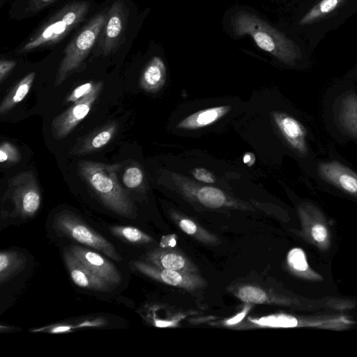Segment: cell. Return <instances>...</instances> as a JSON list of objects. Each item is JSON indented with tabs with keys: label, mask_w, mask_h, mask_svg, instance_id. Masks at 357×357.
<instances>
[{
	"label": "cell",
	"mask_w": 357,
	"mask_h": 357,
	"mask_svg": "<svg viewBox=\"0 0 357 357\" xmlns=\"http://www.w3.org/2000/svg\"><path fill=\"white\" fill-rule=\"evenodd\" d=\"M357 13V0H317L296 9L287 31L312 52L326 35Z\"/></svg>",
	"instance_id": "6da1fadb"
},
{
	"label": "cell",
	"mask_w": 357,
	"mask_h": 357,
	"mask_svg": "<svg viewBox=\"0 0 357 357\" xmlns=\"http://www.w3.org/2000/svg\"><path fill=\"white\" fill-rule=\"evenodd\" d=\"M231 26L236 36L249 35L261 50L287 66L296 67L307 61L309 51L303 43L251 11L235 12Z\"/></svg>",
	"instance_id": "7a4b0ae2"
},
{
	"label": "cell",
	"mask_w": 357,
	"mask_h": 357,
	"mask_svg": "<svg viewBox=\"0 0 357 357\" xmlns=\"http://www.w3.org/2000/svg\"><path fill=\"white\" fill-rule=\"evenodd\" d=\"M120 168V164L91 161H82L78 164L79 174L105 206L120 215L131 217L135 213L133 204L117 178Z\"/></svg>",
	"instance_id": "3957f363"
},
{
	"label": "cell",
	"mask_w": 357,
	"mask_h": 357,
	"mask_svg": "<svg viewBox=\"0 0 357 357\" xmlns=\"http://www.w3.org/2000/svg\"><path fill=\"white\" fill-rule=\"evenodd\" d=\"M89 6L88 2L83 1L68 3L36 31L21 52H29L57 43L84 19Z\"/></svg>",
	"instance_id": "277c9868"
},
{
	"label": "cell",
	"mask_w": 357,
	"mask_h": 357,
	"mask_svg": "<svg viewBox=\"0 0 357 357\" xmlns=\"http://www.w3.org/2000/svg\"><path fill=\"white\" fill-rule=\"evenodd\" d=\"M107 15H95L73 38L64 51L55 85L61 84L85 59L97 40L106 21Z\"/></svg>",
	"instance_id": "5b68a950"
},
{
	"label": "cell",
	"mask_w": 357,
	"mask_h": 357,
	"mask_svg": "<svg viewBox=\"0 0 357 357\" xmlns=\"http://www.w3.org/2000/svg\"><path fill=\"white\" fill-rule=\"evenodd\" d=\"M53 227L61 236H68L82 245L100 251L116 261L122 260L111 243L70 211H63L57 213L54 219Z\"/></svg>",
	"instance_id": "8992f818"
},
{
	"label": "cell",
	"mask_w": 357,
	"mask_h": 357,
	"mask_svg": "<svg viewBox=\"0 0 357 357\" xmlns=\"http://www.w3.org/2000/svg\"><path fill=\"white\" fill-rule=\"evenodd\" d=\"M9 190L17 213L23 218L33 216L41 203V194L34 176L22 172L12 178Z\"/></svg>",
	"instance_id": "52a82bcc"
},
{
	"label": "cell",
	"mask_w": 357,
	"mask_h": 357,
	"mask_svg": "<svg viewBox=\"0 0 357 357\" xmlns=\"http://www.w3.org/2000/svg\"><path fill=\"white\" fill-rule=\"evenodd\" d=\"M101 88L102 82H98L92 92L73 103L69 108L53 119L52 133L54 139L65 138L87 116L96 102Z\"/></svg>",
	"instance_id": "ba28073f"
},
{
	"label": "cell",
	"mask_w": 357,
	"mask_h": 357,
	"mask_svg": "<svg viewBox=\"0 0 357 357\" xmlns=\"http://www.w3.org/2000/svg\"><path fill=\"white\" fill-rule=\"evenodd\" d=\"M130 265L139 273L155 280L186 290H196L206 284L205 280L197 273L161 268L140 261H132Z\"/></svg>",
	"instance_id": "9c48e42d"
},
{
	"label": "cell",
	"mask_w": 357,
	"mask_h": 357,
	"mask_svg": "<svg viewBox=\"0 0 357 357\" xmlns=\"http://www.w3.org/2000/svg\"><path fill=\"white\" fill-rule=\"evenodd\" d=\"M72 255L93 273L115 287L121 282V275L116 266L97 252L77 245L68 249Z\"/></svg>",
	"instance_id": "30bf717a"
},
{
	"label": "cell",
	"mask_w": 357,
	"mask_h": 357,
	"mask_svg": "<svg viewBox=\"0 0 357 357\" xmlns=\"http://www.w3.org/2000/svg\"><path fill=\"white\" fill-rule=\"evenodd\" d=\"M273 119L289 146L302 156L307 154V132L295 118L284 112L275 111Z\"/></svg>",
	"instance_id": "8fae6325"
},
{
	"label": "cell",
	"mask_w": 357,
	"mask_h": 357,
	"mask_svg": "<svg viewBox=\"0 0 357 357\" xmlns=\"http://www.w3.org/2000/svg\"><path fill=\"white\" fill-rule=\"evenodd\" d=\"M318 173L326 181L357 197V174L349 167L337 161L321 162Z\"/></svg>",
	"instance_id": "7c38bea8"
},
{
	"label": "cell",
	"mask_w": 357,
	"mask_h": 357,
	"mask_svg": "<svg viewBox=\"0 0 357 357\" xmlns=\"http://www.w3.org/2000/svg\"><path fill=\"white\" fill-rule=\"evenodd\" d=\"M63 259L73 282L78 287L92 291H105L112 286L99 278L77 259L68 249L63 251Z\"/></svg>",
	"instance_id": "4fadbf2b"
},
{
	"label": "cell",
	"mask_w": 357,
	"mask_h": 357,
	"mask_svg": "<svg viewBox=\"0 0 357 357\" xmlns=\"http://www.w3.org/2000/svg\"><path fill=\"white\" fill-rule=\"evenodd\" d=\"M146 261L161 268L197 273L198 268L183 253L169 247L156 248L150 252Z\"/></svg>",
	"instance_id": "5bb4252c"
},
{
	"label": "cell",
	"mask_w": 357,
	"mask_h": 357,
	"mask_svg": "<svg viewBox=\"0 0 357 357\" xmlns=\"http://www.w3.org/2000/svg\"><path fill=\"white\" fill-rule=\"evenodd\" d=\"M124 24V13L120 2L113 3L109 10L104 26L100 32L99 51L103 54H109L116 45Z\"/></svg>",
	"instance_id": "9a60e30c"
},
{
	"label": "cell",
	"mask_w": 357,
	"mask_h": 357,
	"mask_svg": "<svg viewBox=\"0 0 357 357\" xmlns=\"http://www.w3.org/2000/svg\"><path fill=\"white\" fill-rule=\"evenodd\" d=\"M117 129L118 124L115 122L98 128L77 142L71 149L70 154L84 155L103 148L113 139Z\"/></svg>",
	"instance_id": "2e32d148"
},
{
	"label": "cell",
	"mask_w": 357,
	"mask_h": 357,
	"mask_svg": "<svg viewBox=\"0 0 357 357\" xmlns=\"http://www.w3.org/2000/svg\"><path fill=\"white\" fill-rule=\"evenodd\" d=\"M231 109L229 105L217 106L195 112L181 120L176 128L183 130H195L213 124Z\"/></svg>",
	"instance_id": "e0dca14e"
},
{
	"label": "cell",
	"mask_w": 357,
	"mask_h": 357,
	"mask_svg": "<svg viewBox=\"0 0 357 357\" xmlns=\"http://www.w3.org/2000/svg\"><path fill=\"white\" fill-rule=\"evenodd\" d=\"M166 80V66L160 56H153L142 73L139 84L146 91L154 93L160 90Z\"/></svg>",
	"instance_id": "ac0fdd59"
},
{
	"label": "cell",
	"mask_w": 357,
	"mask_h": 357,
	"mask_svg": "<svg viewBox=\"0 0 357 357\" xmlns=\"http://www.w3.org/2000/svg\"><path fill=\"white\" fill-rule=\"evenodd\" d=\"M339 121L344 130L352 137L357 139V96L349 93L340 102Z\"/></svg>",
	"instance_id": "d6986e66"
},
{
	"label": "cell",
	"mask_w": 357,
	"mask_h": 357,
	"mask_svg": "<svg viewBox=\"0 0 357 357\" xmlns=\"http://www.w3.org/2000/svg\"><path fill=\"white\" fill-rule=\"evenodd\" d=\"M26 262V256L15 250H3L0 253V284H3L22 271Z\"/></svg>",
	"instance_id": "ffe728a7"
},
{
	"label": "cell",
	"mask_w": 357,
	"mask_h": 357,
	"mask_svg": "<svg viewBox=\"0 0 357 357\" xmlns=\"http://www.w3.org/2000/svg\"><path fill=\"white\" fill-rule=\"evenodd\" d=\"M36 74L31 72L20 80L9 93L4 97L0 105V114L3 115L9 112L20 102L22 101L29 93Z\"/></svg>",
	"instance_id": "44dd1931"
},
{
	"label": "cell",
	"mask_w": 357,
	"mask_h": 357,
	"mask_svg": "<svg viewBox=\"0 0 357 357\" xmlns=\"http://www.w3.org/2000/svg\"><path fill=\"white\" fill-rule=\"evenodd\" d=\"M194 195L200 204L211 208L234 205L224 192L212 186H202L195 190Z\"/></svg>",
	"instance_id": "7402d4cb"
},
{
	"label": "cell",
	"mask_w": 357,
	"mask_h": 357,
	"mask_svg": "<svg viewBox=\"0 0 357 357\" xmlns=\"http://www.w3.org/2000/svg\"><path fill=\"white\" fill-rule=\"evenodd\" d=\"M250 324L258 327L294 328L302 326L296 317L286 314H273L259 318L249 317Z\"/></svg>",
	"instance_id": "603a6c76"
},
{
	"label": "cell",
	"mask_w": 357,
	"mask_h": 357,
	"mask_svg": "<svg viewBox=\"0 0 357 357\" xmlns=\"http://www.w3.org/2000/svg\"><path fill=\"white\" fill-rule=\"evenodd\" d=\"M172 218L179 228L188 235L206 243H215L217 241L215 236L208 233L192 220L176 213L172 214Z\"/></svg>",
	"instance_id": "cb8c5ba5"
},
{
	"label": "cell",
	"mask_w": 357,
	"mask_h": 357,
	"mask_svg": "<svg viewBox=\"0 0 357 357\" xmlns=\"http://www.w3.org/2000/svg\"><path fill=\"white\" fill-rule=\"evenodd\" d=\"M237 298L241 301L250 304H264L278 302L265 289L255 285H243L236 293Z\"/></svg>",
	"instance_id": "d4e9b609"
},
{
	"label": "cell",
	"mask_w": 357,
	"mask_h": 357,
	"mask_svg": "<svg viewBox=\"0 0 357 357\" xmlns=\"http://www.w3.org/2000/svg\"><path fill=\"white\" fill-rule=\"evenodd\" d=\"M112 235L132 244H145L153 238L142 230L130 226H112L109 227Z\"/></svg>",
	"instance_id": "484cf974"
},
{
	"label": "cell",
	"mask_w": 357,
	"mask_h": 357,
	"mask_svg": "<svg viewBox=\"0 0 357 357\" xmlns=\"http://www.w3.org/2000/svg\"><path fill=\"white\" fill-rule=\"evenodd\" d=\"M287 264L290 269L295 273L305 276L306 272L309 270L304 251L298 248L291 249L287 257Z\"/></svg>",
	"instance_id": "4316f807"
},
{
	"label": "cell",
	"mask_w": 357,
	"mask_h": 357,
	"mask_svg": "<svg viewBox=\"0 0 357 357\" xmlns=\"http://www.w3.org/2000/svg\"><path fill=\"white\" fill-rule=\"evenodd\" d=\"M143 172L138 166L128 167L123 175V182L128 188H135L139 186L143 181Z\"/></svg>",
	"instance_id": "83f0119b"
},
{
	"label": "cell",
	"mask_w": 357,
	"mask_h": 357,
	"mask_svg": "<svg viewBox=\"0 0 357 357\" xmlns=\"http://www.w3.org/2000/svg\"><path fill=\"white\" fill-rule=\"evenodd\" d=\"M20 160V154L12 143L3 142L0 146V162L3 164H14Z\"/></svg>",
	"instance_id": "f1b7e54d"
},
{
	"label": "cell",
	"mask_w": 357,
	"mask_h": 357,
	"mask_svg": "<svg viewBox=\"0 0 357 357\" xmlns=\"http://www.w3.org/2000/svg\"><path fill=\"white\" fill-rule=\"evenodd\" d=\"M97 84L98 82H89L77 86L66 97L65 102L74 103L82 99L92 92V91L96 87Z\"/></svg>",
	"instance_id": "f546056e"
},
{
	"label": "cell",
	"mask_w": 357,
	"mask_h": 357,
	"mask_svg": "<svg viewBox=\"0 0 357 357\" xmlns=\"http://www.w3.org/2000/svg\"><path fill=\"white\" fill-rule=\"evenodd\" d=\"M193 177L201 182L213 183L215 182L214 175L205 168L196 167L192 171Z\"/></svg>",
	"instance_id": "4dcf8cb0"
},
{
	"label": "cell",
	"mask_w": 357,
	"mask_h": 357,
	"mask_svg": "<svg viewBox=\"0 0 357 357\" xmlns=\"http://www.w3.org/2000/svg\"><path fill=\"white\" fill-rule=\"evenodd\" d=\"M328 230L321 223L317 222L311 228V236L317 243H324L328 239Z\"/></svg>",
	"instance_id": "1f68e13d"
},
{
	"label": "cell",
	"mask_w": 357,
	"mask_h": 357,
	"mask_svg": "<svg viewBox=\"0 0 357 357\" xmlns=\"http://www.w3.org/2000/svg\"><path fill=\"white\" fill-rule=\"evenodd\" d=\"M77 327L68 324H56L51 326H47L44 328H40L38 331H45L50 333H68L73 331V328Z\"/></svg>",
	"instance_id": "d6a6232c"
},
{
	"label": "cell",
	"mask_w": 357,
	"mask_h": 357,
	"mask_svg": "<svg viewBox=\"0 0 357 357\" xmlns=\"http://www.w3.org/2000/svg\"><path fill=\"white\" fill-rule=\"evenodd\" d=\"M16 62L11 60L1 59L0 61V82L2 83L8 74L15 66Z\"/></svg>",
	"instance_id": "836d02e7"
},
{
	"label": "cell",
	"mask_w": 357,
	"mask_h": 357,
	"mask_svg": "<svg viewBox=\"0 0 357 357\" xmlns=\"http://www.w3.org/2000/svg\"><path fill=\"white\" fill-rule=\"evenodd\" d=\"M249 309H250V307H245L241 312L236 314L231 319L227 320L225 321V324L227 326H232V325H235V324L239 323L245 317V316L246 315Z\"/></svg>",
	"instance_id": "e575fe53"
},
{
	"label": "cell",
	"mask_w": 357,
	"mask_h": 357,
	"mask_svg": "<svg viewBox=\"0 0 357 357\" xmlns=\"http://www.w3.org/2000/svg\"><path fill=\"white\" fill-rule=\"evenodd\" d=\"M254 156L250 154V153H246L243 156V162L245 164H250V161L252 160L251 158H253Z\"/></svg>",
	"instance_id": "d590c367"
},
{
	"label": "cell",
	"mask_w": 357,
	"mask_h": 357,
	"mask_svg": "<svg viewBox=\"0 0 357 357\" xmlns=\"http://www.w3.org/2000/svg\"><path fill=\"white\" fill-rule=\"evenodd\" d=\"M314 1H317V0H302V3H310V2H313Z\"/></svg>",
	"instance_id": "8d00e7d4"
},
{
	"label": "cell",
	"mask_w": 357,
	"mask_h": 357,
	"mask_svg": "<svg viewBox=\"0 0 357 357\" xmlns=\"http://www.w3.org/2000/svg\"><path fill=\"white\" fill-rule=\"evenodd\" d=\"M41 1H43V2H50V1H52L53 0H41Z\"/></svg>",
	"instance_id": "74e56055"
}]
</instances>
